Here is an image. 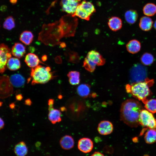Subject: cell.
<instances>
[{
	"mask_svg": "<svg viewBox=\"0 0 156 156\" xmlns=\"http://www.w3.org/2000/svg\"><path fill=\"white\" fill-rule=\"evenodd\" d=\"M141 104L137 100L127 99L122 104L120 109L121 120L131 127H136L139 124V118L143 109Z\"/></svg>",
	"mask_w": 156,
	"mask_h": 156,
	"instance_id": "cell-1",
	"label": "cell"
},
{
	"mask_svg": "<svg viewBox=\"0 0 156 156\" xmlns=\"http://www.w3.org/2000/svg\"><path fill=\"white\" fill-rule=\"evenodd\" d=\"M50 68L38 65L32 68L30 76L32 85L36 84H44L53 79L55 76L51 71Z\"/></svg>",
	"mask_w": 156,
	"mask_h": 156,
	"instance_id": "cell-2",
	"label": "cell"
},
{
	"mask_svg": "<svg viewBox=\"0 0 156 156\" xmlns=\"http://www.w3.org/2000/svg\"><path fill=\"white\" fill-rule=\"evenodd\" d=\"M127 91L130 92L134 97L141 101H144L150 94L148 83L145 81L135 83L126 86Z\"/></svg>",
	"mask_w": 156,
	"mask_h": 156,
	"instance_id": "cell-3",
	"label": "cell"
},
{
	"mask_svg": "<svg viewBox=\"0 0 156 156\" xmlns=\"http://www.w3.org/2000/svg\"><path fill=\"white\" fill-rule=\"evenodd\" d=\"M105 60L98 51L93 50L89 51L83 62V66L88 71L93 72L96 66H101L105 63Z\"/></svg>",
	"mask_w": 156,
	"mask_h": 156,
	"instance_id": "cell-4",
	"label": "cell"
},
{
	"mask_svg": "<svg viewBox=\"0 0 156 156\" xmlns=\"http://www.w3.org/2000/svg\"><path fill=\"white\" fill-rule=\"evenodd\" d=\"M93 4L91 2L83 0L79 5L73 17L77 16L86 21H89L90 16L96 12Z\"/></svg>",
	"mask_w": 156,
	"mask_h": 156,
	"instance_id": "cell-5",
	"label": "cell"
},
{
	"mask_svg": "<svg viewBox=\"0 0 156 156\" xmlns=\"http://www.w3.org/2000/svg\"><path fill=\"white\" fill-rule=\"evenodd\" d=\"M139 123V124L149 129H156V119L153 113L146 109H143L141 111Z\"/></svg>",
	"mask_w": 156,
	"mask_h": 156,
	"instance_id": "cell-6",
	"label": "cell"
},
{
	"mask_svg": "<svg viewBox=\"0 0 156 156\" xmlns=\"http://www.w3.org/2000/svg\"><path fill=\"white\" fill-rule=\"evenodd\" d=\"M130 75L131 80L134 83L143 81L147 76V70L141 64H135L130 70Z\"/></svg>",
	"mask_w": 156,
	"mask_h": 156,
	"instance_id": "cell-7",
	"label": "cell"
},
{
	"mask_svg": "<svg viewBox=\"0 0 156 156\" xmlns=\"http://www.w3.org/2000/svg\"><path fill=\"white\" fill-rule=\"evenodd\" d=\"M11 53L8 47L5 44H0V73L5 71L8 60L11 57Z\"/></svg>",
	"mask_w": 156,
	"mask_h": 156,
	"instance_id": "cell-8",
	"label": "cell"
},
{
	"mask_svg": "<svg viewBox=\"0 0 156 156\" xmlns=\"http://www.w3.org/2000/svg\"><path fill=\"white\" fill-rule=\"evenodd\" d=\"M81 0H61L60 3L62 10L72 16Z\"/></svg>",
	"mask_w": 156,
	"mask_h": 156,
	"instance_id": "cell-9",
	"label": "cell"
},
{
	"mask_svg": "<svg viewBox=\"0 0 156 156\" xmlns=\"http://www.w3.org/2000/svg\"><path fill=\"white\" fill-rule=\"evenodd\" d=\"M54 103V100L52 99H49L48 101L49 113L48 117L50 122L54 124L61 121L62 114L60 110L53 108Z\"/></svg>",
	"mask_w": 156,
	"mask_h": 156,
	"instance_id": "cell-10",
	"label": "cell"
},
{
	"mask_svg": "<svg viewBox=\"0 0 156 156\" xmlns=\"http://www.w3.org/2000/svg\"><path fill=\"white\" fill-rule=\"evenodd\" d=\"M93 147L92 141L87 138H83L80 139L78 141V148L82 152L87 153L90 152Z\"/></svg>",
	"mask_w": 156,
	"mask_h": 156,
	"instance_id": "cell-11",
	"label": "cell"
},
{
	"mask_svg": "<svg viewBox=\"0 0 156 156\" xmlns=\"http://www.w3.org/2000/svg\"><path fill=\"white\" fill-rule=\"evenodd\" d=\"M97 130L101 135H107L111 134L113 130V124L107 120L101 121L99 124Z\"/></svg>",
	"mask_w": 156,
	"mask_h": 156,
	"instance_id": "cell-12",
	"label": "cell"
},
{
	"mask_svg": "<svg viewBox=\"0 0 156 156\" xmlns=\"http://www.w3.org/2000/svg\"><path fill=\"white\" fill-rule=\"evenodd\" d=\"M11 84L16 88H20L24 86L25 83L24 77L19 74H15L9 77Z\"/></svg>",
	"mask_w": 156,
	"mask_h": 156,
	"instance_id": "cell-13",
	"label": "cell"
},
{
	"mask_svg": "<svg viewBox=\"0 0 156 156\" xmlns=\"http://www.w3.org/2000/svg\"><path fill=\"white\" fill-rule=\"evenodd\" d=\"M25 62L29 67L32 68L36 67L39 63L43 64L36 55L31 53H29L26 55Z\"/></svg>",
	"mask_w": 156,
	"mask_h": 156,
	"instance_id": "cell-14",
	"label": "cell"
},
{
	"mask_svg": "<svg viewBox=\"0 0 156 156\" xmlns=\"http://www.w3.org/2000/svg\"><path fill=\"white\" fill-rule=\"evenodd\" d=\"M12 54L17 58L22 57L26 52V48L20 43H16L12 47L11 50Z\"/></svg>",
	"mask_w": 156,
	"mask_h": 156,
	"instance_id": "cell-15",
	"label": "cell"
},
{
	"mask_svg": "<svg viewBox=\"0 0 156 156\" xmlns=\"http://www.w3.org/2000/svg\"><path fill=\"white\" fill-rule=\"evenodd\" d=\"M60 144L62 148L65 150H69L73 148L74 141L72 136L65 135L60 140Z\"/></svg>",
	"mask_w": 156,
	"mask_h": 156,
	"instance_id": "cell-16",
	"label": "cell"
},
{
	"mask_svg": "<svg viewBox=\"0 0 156 156\" xmlns=\"http://www.w3.org/2000/svg\"><path fill=\"white\" fill-rule=\"evenodd\" d=\"M108 25L109 28L112 31H116L120 29L122 26L121 19L116 16L112 17L109 19Z\"/></svg>",
	"mask_w": 156,
	"mask_h": 156,
	"instance_id": "cell-17",
	"label": "cell"
},
{
	"mask_svg": "<svg viewBox=\"0 0 156 156\" xmlns=\"http://www.w3.org/2000/svg\"><path fill=\"white\" fill-rule=\"evenodd\" d=\"M153 23V21L151 18L148 16H143L140 19L139 26L142 30L147 31L152 28Z\"/></svg>",
	"mask_w": 156,
	"mask_h": 156,
	"instance_id": "cell-18",
	"label": "cell"
},
{
	"mask_svg": "<svg viewBox=\"0 0 156 156\" xmlns=\"http://www.w3.org/2000/svg\"><path fill=\"white\" fill-rule=\"evenodd\" d=\"M128 51L132 54H135L138 52L141 49L140 42L136 40H132L130 41L126 45Z\"/></svg>",
	"mask_w": 156,
	"mask_h": 156,
	"instance_id": "cell-19",
	"label": "cell"
},
{
	"mask_svg": "<svg viewBox=\"0 0 156 156\" xmlns=\"http://www.w3.org/2000/svg\"><path fill=\"white\" fill-rule=\"evenodd\" d=\"M14 152L17 156H25L28 152V149L25 143L23 141L21 142L15 146Z\"/></svg>",
	"mask_w": 156,
	"mask_h": 156,
	"instance_id": "cell-20",
	"label": "cell"
},
{
	"mask_svg": "<svg viewBox=\"0 0 156 156\" xmlns=\"http://www.w3.org/2000/svg\"><path fill=\"white\" fill-rule=\"evenodd\" d=\"M125 17L127 23L130 24H133L136 21L138 17V14L135 10H130L125 12Z\"/></svg>",
	"mask_w": 156,
	"mask_h": 156,
	"instance_id": "cell-21",
	"label": "cell"
},
{
	"mask_svg": "<svg viewBox=\"0 0 156 156\" xmlns=\"http://www.w3.org/2000/svg\"><path fill=\"white\" fill-rule=\"evenodd\" d=\"M90 86L87 84H82L77 88L78 94L81 97L86 98L89 96L90 93Z\"/></svg>",
	"mask_w": 156,
	"mask_h": 156,
	"instance_id": "cell-22",
	"label": "cell"
},
{
	"mask_svg": "<svg viewBox=\"0 0 156 156\" xmlns=\"http://www.w3.org/2000/svg\"><path fill=\"white\" fill-rule=\"evenodd\" d=\"M34 38L32 33L29 31H25L21 34L20 40L26 45H29L32 42Z\"/></svg>",
	"mask_w": 156,
	"mask_h": 156,
	"instance_id": "cell-23",
	"label": "cell"
},
{
	"mask_svg": "<svg viewBox=\"0 0 156 156\" xmlns=\"http://www.w3.org/2000/svg\"><path fill=\"white\" fill-rule=\"evenodd\" d=\"M69 82L72 85H78L80 82V73L76 71L69 72L67 74Z\"/></svg>",
	"mask_w": 156,
	"mask_h": 156,
	"instance_id": "cell-24",
	"label": "cell"
},
{
	"mask_svg": "<svg viewBox=\"0 0 156 156\" xmlns=\"http://www.w3.org/2000/svg\"><path fill=\"white\" fill-rule=\"evenodd\" d=\"M144 140L146 143L153 144L156 142V129H149L144 135Z\"/></svg>",
	"mask_w": 156,
	"mask_h": 156,
	"instance_id": "cell-25",
	"label": "cell"
},
{
	"mask_svg": "<svg viewBox=\"0 0 156 156\" xmlns=\"http://www.w3.org/2000/svg\"><path fill=\"white\" fill-rule=\"evenodd\" d=\"M7 66L10 70H16L20 68L21 64L20 61L18 58L11 57L8 61Z\"/></svg>",
	"mask_w": 156,
	"mask_h": 156,
	"instance_id": "cell-26",
	"label": "cell"
},
{
	"mask_svg": "<svg viewBox=\"0 0 156 156\" xmlns=\"http://www.w3.org/2000/svg\"><path fill=\"white\" fill-rule=\"evenodd\" d=\"M143 11L145 15L147 16H153L156 13V5L153 3H148L144 7Z\"/></svg>",
	"mask_w": 156,
	"mask_h": 156,
	"instance_id": "cell-27",
	"label": "cell"
},
{
	"mask_svg": "<svg viewBox=\"0 0 156 156\" xmlns=\"http://www.w3.org/2000/svg\"><path fill=\"white\" fill-rule=\"evenodd\" d=\"M145 107L152 113H156V99H151L145 101Z\"/></svg>",
	"mask_w": 156,
	"mask_h": 156,
	"instance_id": "cell-28",
	"label": "cell"
},
{
	"mask_svg": "<svg viewBox=\"0 0 156 156\" xmlns=\"http://www.w3.org/2000/svg\"><path fill=\"white\" fill-rule=\"evenodd\" d=\"M142 63L145 65H151L154 61V57L150 53H144L140 58Z\"/></svg>",
	"mask_w": 156,
	"mask_h": 156,
	"instance_id": "cell-29",
	"label": "cell"
},
{
	"mask_svg": "<svg viewBox=\"0 0 156 156\" xmlns=\"http://www.w3.org/2000/svg\"><path fill=\"white\" fill-rule=\"evenodd\" d=\"M15 27V22L14 18L11 16L8 17L3 23V28L8 30H11Z\"/></svg>",
	"mask_w": 156,
	"mask_h": 156,
	"instance_id": "cell-30",
	"label": "cell"
},
{
	"mask_svg": "<svg viewBox=\"0 0 156 156\" xmlns=\"http://www.w3.org/2000/svg\"><path fill=\"white\" fill-rule=\"evenodd\" d=\"M70 59L71 61L76 63L79 62L80 57L77 53L74 52L70 55Z\"/></svg>",
	"mask_w": 156,
	"mask_h": 156,
	"instance_id": "cell-31",
	"label": "cell"
},
{
	"mask_svg": "<svg viewBox=\"0 0 156 156\" xmlns=\"http://www.w3.org/2000/svg\"><path fill=\"white\" fill-rule=\"evenodd\" d=\"M91 156H104L102 153L98 152H95Z\"/></svg>",
	"mask_w": 156,
	"mask_h": 156,
	"instance_id": "cell-32",
	"label": "cell"
},
{
	"mask_svg": "<svg viewBox=\"0 0 156 156\" xmlns=\"http://www.w3.org/2000/svg\"><path fill=\"white\" fill-rule=\"evenodd\" d=\"M4 125V121L0 117V129H2Z\"/></svg>",
	"mask_w": 156,
	"mask_h": 156,
	"instance_id": "cell-33",
	"label": "cell"
},
{
	"mask_svg": "<svg viewBox=\"0 0 156 156\" xmlns=\"http://www.w3.org/2000/svg\"><path fill=\"white\" fill-rule=\"evenodd\" d=\"M25 104L27 105H30L31 104V101L29 99H27L25 101Z\"/></svg>",
	"mask_w": 156,
	"mask_h": 156,
	"instance_id": "cell-34",
	"label": "cell"
},
{
	"mask_svg": "<svg viewBox=\"0 0 156 156\" xmlns=\"http://www.w3.org/2000/svg\"><path fill=\"white\" fill-rule=\"evenodd\" d=\"M7 9V7L5 5H2L0 8V10L2 12L5 11Z\"/></svg>",
	"mask_w": 156,
	"mask_h": 156,
	"instance_id": "cell-35",
	"label": "cell"
},
{
	"mask_svg": "<svg viewBox=\"0 0 156 156\" xmlns=\"http://www.w3.org/2000/svg\"><path fill=\"white\" fill-rule=\"evenodd\" d=\"M10 2L12 4H15L17 2V0H10Z\"/></svg>",
	"mask_w": 156,
	"mask_h": 156,
	"instance_id": "cell-36",
	"label": "cell"
},
{
	"mask_svg": "<svg viewBox=\"0 0 156 156\" xmlns=\"http://www.w3.org/2000/svg\"><path fill=\"white\" fill-rule=\"evenodd\" d=\"M16 98L17 99L20 100L22 99V96L21 95L19 94L16 96Z\"/></svg>",
	"mask_w": 156,
	"mask_h": 156,
	"instance_id": "cell-37",
	"label": "cell"
},
{
	"mask_svg": "<svg viewBox=\"0 0 156 156\" xmlns=\"http://www.w3.org/2000/svg\"><path fill=\"white\" fill-rule=\"evenodd\" d=\"M47 59V57L46 56L44 55L42 56V60H46Z\"/></svg>",
	"mask_w": 156,
	"mask_h": 156,
	"instance_id": "cell-38",
	"label": "cell"
},
{
	"mask_svg": "<svg viewBox=\"0 0 156 156\" xmlns=\"http://www.w3.org/2000/svg\"><path fill=\"white\" fill-rule=\"evenodd\" d=\"M133 141L134 142H137L138 140L137 139H136L135 138L133 139Z\"/></svg>",
	"mask_w": 156,
	"mask_h": 156,
	"instance_id": "cell-39",
	"label": "cell"
},
{
	"mask_svg": "<svg viewBox=\"0 0 156 156\" xmlns=\"http://www.w3.org/2000/svg\"><path fill=\"white\" fill-rule=\"evenodd\" d=\"M154 27L155 28L156 30V20L155 21V22L154 23Z\"/></svg>",
	"mask_w": 156,
	"mask_h": 156,
	"instance_id": "cell-40",
	"label": "cell"
},
{
	"mask_svg": "<svg viewBox=\"0 0 156 156\" xmlns=\"http://www.w3.org/2000/svg\"><path fill=\"white\" fill-rule=\"evenodd\" d=\"M143 156H149V155H145Z\"/></svg>",
	"mask_w": 156,
	"mask_h": 156,
	"instance_id": "cell-41",
	"label": "cell"
}]
</instances>
